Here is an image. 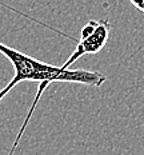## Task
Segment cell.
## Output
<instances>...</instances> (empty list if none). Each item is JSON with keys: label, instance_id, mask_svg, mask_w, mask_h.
I'll return each instance as SVG.
<instances>
[{"label": "cell", "instance_id": "obj_1", "mask_svg": "<svg viewBox=\"0 0 144 155\" xmlns=\"http://www.w3.org/2000/svg\"><path fill=\"white\" fill-rule=\"evenodd\" d=\"M0 54H3L11 62L15 70V75L11 79V82L3 90H0V102L4 99V96L11 90H14V87H16L21 82H46L48 84L55 82H63L100 87L107 80V76L99 71L69 70L63 66L57 67L53 64L37 60L36 58L25 55L3 43H0Z\"/></svg>", "mask_w": 144, "mask_h": 155}, {"label": "cell", "instance_id": "obj_2", "mask_svg": "<svg viewBox=\"0 0 144 155\" xmlns=\"http://www.w3.org/2000/svg\"><path fill=\"white\" fill-rule=\"evenodd\" d=\"M111 28H112V25L108 19H105V20H95L94 31L89 32L85 36H80V40L78 41V46H76L75 51L67 59V62L63 64V67L69 68L83 55L98 54L99 51H101V48L108 41Z\"/></svg>", "mask_w": 144, "mask_h": 155}]
</instances>
